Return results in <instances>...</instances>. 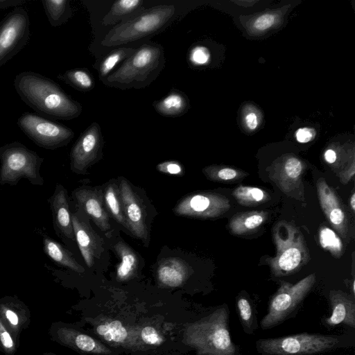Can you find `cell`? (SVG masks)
I'll list each match as a JSON object with an SVG mask.
<instances>
[{
    "label": "cell",
    "mask_w": 355,
    "mask_h": 355,
    "mask_svg": "<svg viewBox=\"0 0 355 355\" xmlns=\"http://www.w3.org/2000/svg\"><path fill=\"white\" fill-rule=\"evenodd\" d=\"M321 246L332 254L339 257L343 252V243L336 233L328 227H322L319 232Z\"/></svg>",
    "instance_id": "obj_34"
},
{
    "label": "cell",
    "mask_w": 355,
    "mask_h": 355,
    "mask_svg": "<svg viewBox=\"0 0 355 355\" xmlns=\"http://www.w3.org/2000/svg\"><path fill=\"white\" fill-rule=\"evenodd\" d=\"M17 124L37 146L47 150L67 145L74 136L68 127L33 113L22 114Z\"/></svg>",
    "instance_id": "obj_7"
},
{
    "label": "cell",
    "mask_w": 355,
    "mask_h": 355,
    "mask_svg": "<svg viewBox=\"0 0 355 355\" xmlns=\"http://www.w3.org/2000/svg\"><path fill=\"white\" fill-rule=\"evenodd\" d=\"M19 343L0 319V352L6 355H14L17 350Z\"/></svg>",
    "instance_id": "obj_36"
},
{
    "label": "cell",
    "mask_w": 355,
    "mask_h": 355,
    "mask_svg": "<svg viewBox=\"0 0 355 355\" xmlns=\"http://www.w3.org/2000/svg\"><path fill=\"white\" fill-rule=\"evenodd\" d=\"M317 185L322 210L330 223L343 234L345 227L346 218L337 196L323 178L319 179Z\"/></svg>",
    "instance_id": "obj_20"
},
{
    "label": "cell",
    "mask_w": 355,
    "mask_h": 355,
    "mask_svg": "<svg viewBox=\"0 0 355 355\" xmlns=\"http://www.w3.org/2000/svg\"><path fill=\"white\" fill-rule=\"evenodd\" d=\"M0 319L19 343L20 334L30 324L31 313L17 296H4L0 297Z\"/></svg>",
    "instance_id": "obj_18"
},
{
    "label": "cell",
    "mask_w": 355,
    "mask_h": 355,
    "mask_svg": "<svg viewBox=\"0 0 355 355\" xmlns=\"http://www.w3.org/2000/svg\"><path fill=\"white\" fill-rule=\"evenodd\" d=\"M29 35L28 12L21 6L16 7L0 23V67L23 49Z\"/></svg>",
    "instance_id": "obj_9"
},
{
    "label": "cell",
    "mask_w": 355,
    "mask_h": 355,
    "mask_svg": "<svg viewBox=\"0 0 355 355\" xmlns=\"http://www.w3.org/2000/svg\"><path fill=\"white\" fill-rule=\"evenodd\" d=\"M51 339L83 354L111 355L110 348L97 339L60 322H54L49 329Z\"/></svg>",
    "instance_id": "obj_13"
},
{
    "label": "cell",
    "mask_w": 355,
    "mask_h": 355,
    "mask_svg": "<svg viewBox=\"0 0 355 355\" xmlns=\"http://www.w3.org/2000/svg\"><path fill=\"white\" fill-rule=\"evenodd\" d=\"M275 21V15L265 14L257 17L253 26L258 31H264L271 27Z\"/></svg>",
    "instance_id": "obj_41"
},
{
    "label": "cell",
    "mask_w": 355,
    "mask_h": 355,
    "mask_svg": "<svg viewBox=\"0 0 355 355\" xmlns=\"http://www.w3.org/2000/svg\"><path fill=\"white\" fill-rule=\"evenodd\" d=\"M232 195L237 202L243 205L263 203L270 199L267 193L253 187L240 186L234 190Z\"/></svg>",
    "instance_id": "obj_32"
},
{
    "label": "cell",
    "mask_w": 355,
    "mask_h": 355,
    "mask_svg": "<svg viewBox=\"0 0 355 355\" xmlns=\"http://www.w3.org/2000/svg\"><path fill=\"white\" fill-rule=\"evenodd\" d=\"M141 0H119L115 1L109 12L103 19V24L111 25L124 19L125 17L138 10L143 5Z\"/></svg>",
    "instance_id": "obj_30"
},
{
    "label": "cell",
    "mask_w": 355,
    "mask_h": 355,
    "mask_svg": "<svg viewBox=\"0 0 355 355\" xmlns=\"http://www.w3.org/2000/svg\"><path fill=\"white\" fill-rule=\"evenodd\" d=\"M44 159L19 141L0 146V184L15 186L22 178L31 184L43 186L40 173Z\"/></svg>",
    "instance_id": "obj_4"
},
{
    "label": "cell",
    "mask_w": 355,
    "mask_h": 355,
    "mask_svg": "<svg viewBox=\"0 0 355 355\" xmlns=\"http://www.w3.org/2000/svg\"><path fill=\"white\" fill-rule=\"evenodd\" d=\"M119 180L118 186L128 230L136 238L146 242L149 239V227L144 203L127 179L120 177Z\"/></svg>",
    "instance_id": "obj_12"
},
{
    "label": "cell",
    "mask_w": 355,
    "mask_h": 355,
    "mask_svg": "<svg viewBox=\"0 0 355 355\" xmlns=\"http://www.w3.org/2000/svg\"><path fill=\"white\" fill-rule=\"evenodd\" d=\"M42 238L44 252L55 263L78 273L85 271L73 254L61 243L45 234H42Z\"/></svg>",
    "instance_id": "obj_22"
},
{
    "label": "cell",
    "mask_w": 355,
    "mask_h": 355,
    "mask_svg": "<svg viewBox=\"0 0 355 355\" xmlns=\"http://www.w3.org/2000/svg\"><path fill=\"white\" fill-rule=\"evenodd\" d=\"M114 249L121 259L116 268V279L119 282L132 278L138 269L139 259L135 252L123 241H119Z\"/></svg>",
    "instance_id": "obj_23"
},
{
    "label": "cell",
    "mask_w": 355,
    "mask_h": 355,
    "mask_svg": "<svg viewBox=\"0 0 355 355\" xmlns=\"http://www.w3.org/2000/svg\"><path fill=\"white\" fill-rule=\"evenodd\" d=\"M315 282V275L311 274L295 284H282L270 300L268 313L260 322L261 328H273L293 317Z\"/></svg>",
    "instance_id": "obj_6"
},
{
    "label": "cell",
    "mask_w": 355,
    "mask_h": 355,
    "mask_svg": "<svg viewBox=\"0 0 355 355\" xmlns=\"http://www.w3.org/2000/svg\"><path fill=\"white\" fill-rule=\"evenodd\" d=\"M175 12V7L172 4L150 8L114 26L104 37L102 44L112 46L126 44L155 33L170 21Z\"/></svg>",
    "instance_id": "obj_5"
},
{
    "label": "cell",
    "mask_w": 355,
    "mask_h": 355,
    "mask_svg": "<svg viewBox=\"0 0 355 355\" xmlns=\"http://www.w3.org/2000/svg\"><path fill=\"white\" fill-rule=\"evenodd\" d=\"M236 311L243 331L252 335L258 329L256 309L251 300L243 295L236 300Z\"/></svg>",
    "instance_id": "obj_27"
},
{
    "label": "cell",
    "mask_w": 355,
    "mask_h": 355,
    "mask_svg": "<svg viewBox=\"0 0 355 355\" xmlns=\"http://www.w3.org/2000/svg\"><path fill=\"white\" fill-rule=\"evenodd\" d=\"M266 218L263 211L239 213L232 218L230 227L234 234H243L261 225Z\"/></svg>",
    "instance_id": "obj_26"
},
{
    "label": "cell",
    "mask_w": 355,
    "mask_h": 355,
    "mask_svg": "<svg viewBox=\"0 0 355 355\" xmlns=\"http://www.w3.org/2000/svg\"><path fill=\"white\" fill-rule=\"evenodd\" d=\"M302 259L303 252L300 243H289L288 246L279 248L272 261V267L277 274L290 273L300 266Z\"/></svg>",
    "instance_id": "obj_24"
},
{
    "label": "cell",
    "mask_w": 355,
    "mask_h": 355,
    "mask_svg": "<svg viewBox=\"0 0 355 355\" xmlns=\"http://www.w3.org/2000/svg\"><path fill=\"white\" fill-rule=\"evenodd\" d=\"M315 133V130L312 128H302L297 130L295 136L299 142L306 143L313 139Z\"/></svg>",
    "instance_id": "obj_42"
},
{
    "label": "cell",
    "mask_w": 355,
    "mask_h": 355,
    "mask_svg": "<svg viewBox=\"0 0 355 355\" xmlns=\"http://www.w3.org/2000/svg\"><path fill=\"white\" fill-rule=\"evenodd\" d=\"M58 78L80 91H89L94 86L93 78L85 69H73L59 74Z\"/></svg>",
    "instance_id": "obj_31"
},
{
    "label": "cell",
    "mask_w": 355,
    "mask_h": 355,
    "mask_svg": "<svg viewBox=\"0 0 355 355\" xmlns=\"http://www.w3.org/2000/svg\"><path fill=\"white\" fill-rule=\"evenodd\" d=\"M350 206L353 211L355 210V194L353 193L350 198Z\"/></svg>",
    "instance_id": "obj_46"
},
{
    "label": "cell",
    "mask_w": 355,
    "mask_h": 355,
    "mask_svg": "<svg viewBox=\"0 0 355 355\" xmlns=\"http://www.w3.org/2000/svg\"><path fill=\"white\" fill-rule=\"evenodd\" d=\"M209 59V53L207 48L196 46L191 53V60L196 64H203Z\"/></svg>",
    "instance_id": "obj_40"
},
{
    "label": "cell",
    "mask_w": 355,
    "mask_h": 355,
    "mask_svg": "<svg viewBox=\"0 0 355 355\" xmlns=\"http://www.w3.org/2000/svg\"><path fill=\"white\" fill-rule=\"evenodd\" d=\"M75 240L88 267H92L103 251L102 239L91 227L85 214L80 209L72 213Z\"/></svg>",
    "instance_id": "obj_15"
},
{
    "label": "cell",
    "mask_w": 355,
    "mask_h": 355,
    "mask_svg": "<svg viewBox=\"0 0 355 355\" xmlns=\"http://www.w3.org/2000/svg\"><path fill=\"white\" fill-rule=\"evenodd\" d=\"M103 199L108 212L118 223L128 230V225L123 211L119 186L115 182H110L105 187Z\"/></svg>",
    "instance_id": "obj_28"
},
{
    "label": "cell",
    "mask_w": 355,
    "mask_h": 355,
    "mask_svg": "<svg viewBox=\"0 0 355 355\" xmlns=\"http://www.w3.org/2000/svg\"><path fill=\"white\" fill-rule=\"evenodd\" d=\"M245 124L250 130L255 129L258 125V119L255 113L250 112L248 114L245 119Z\"/></svg>",
    "instance_id": "obj_43"
},
{
    "label": "cell",
    "mask_w": 355,
    "mask_h": 355,
    "mask_svg": "<svg viewBox=\"0 0 355 355\" xmlns=\"http://www.w3.org/2000/svg\"><path fill=\"white\" fill-rule=\"evenodd\" d=\"M72 196L77 208L89 217L101 231L108 232L110 230L109 214L103 194L100 190L79 187L73 191Z\"/></svg>",
    "instance_id": "obj_16"
},
{
    "label": "cell",
    "mask_w": 355,
    "mask_h": 355,
    "mask_svg": "<svg viewBox=\"0 0 355 355\" xmlns=\"http://www.w3.org/2000/svg\"><path fill=\"white\" fill-rule=\"evenodd\" d=\"M302 171L301 162L295 157L288 159L284 164V172L286 176L291 179H297L300 177Z\"/></svg>",
    "instance_id": "obj_38"
},
{
    "label": "cell",
    "mask_w": 355,
    "mask_h": 355,
    "mask_svg": "<svg viewBox=\"0 0 355 355\" xmlns=\"http://www.w3.org/2000/svg\"><path fill=\"white\" fill-rule=\"evenodd\" d=\"M230 208V201L218 193L201 192L182 198L173 208L176 215L209 218L223 214Z\"/></svg>",
    "instance_id": "obj_10"
},
{
    "label": "cell",
    "mask_w": 355,
    "mask_h": 355,
    "mask_svg": "<svg viewBox=\"0 0 355 355\" xmlns=\"http://www.w3.org/2000/svg\"><path fill=\"white\" fill-rule=\"evenodd\" d=\"M338 335L301 333L277 338H261L256 342L261 355H318L343 345Z\"/></svg>",
    "instance_id": "obj_3"
},
{
    "label": "cell",
    "mask_w": 355,
    "mask_h": 355,
    "mask_svg": "<svg viewBox=\"0 0 355 355\" xmlns=\"http://www.w3.org/2000/svg\"><path fill=\"white\" fill-rule=\"evenodd\" d=\"M95 334L105 343L127 349H142L144 345L138 335V327H129L121 320L103 318L94 325Z\"/></svg>",
    "instance_id": "obj_14"
},
{
    "label": "cell",
    "mask_w": 355,
    "mask_h": 355,
    "mask_svg": "<svg viewBox=\"0 0 355 355\" xmlns=\"http://www.w3.org/2000/svg\"><path fill=\"white\" fill-rule=\"evenodd\" d=\"M162 49L157 45H144L126 58L121 67L107 77L109 83L130 85L142 82L158 67Z\"/></svg>",
    "instance_id": "obj_8"
},
{
    "label": "cell",
    "mask_w": 355,
    "mask_h": 355,
    "mask_svg": "<svg viewBox=\"0 0 355 355\" xmlns=\"http://www.w3.org/2000/svg\"><path fill=\"white\" fill-rule=\"evenodd\" d=\"M157 171L170 175H180L183 172L182 165L175 161L162 162L157 166Z\"/></svg>",
    "instance_id": "obj_39"
},
{
    "label": "cell",
    "mask_w": 355,
    "mask_h": 355,
    "mask_svg": "<svg viewBox=\"0 0 355 355\" xmlns=\"http://www.w3.org/2000/svg\"><path fill=\"white\" fill-rule=\"evenodd\" d=\"M135 49L132 48H119L108 54L100 64L99 76L103 78L108 75L110 72L122 60L130 57Z\"/></svg>",
    "instance_id": "obj_33"
},
{
    "label": "cell",
    "mask_w": 355,
    "mask_h": 355,
    "mask_svg": "<svg viewBox=\"0 0 355 355\" xmlns=\"http://www.w3.org/2000/svg\"><path fill=\"white\" fill-rule=\"evenodd\" d=\"M190 268L185 261L179 258H168L162 260L157 269L159 283L167 287L182 286L189 276Z\"/></svg>",
    "instance_id": "obj_21"
},
{
    "label": "cell",
    "mask_w": 355,
    "mask_h": 355,
    "mask_svg": "<svg viewBox=\"0 0 355 355\" xmlns=\"http://www.w3.org/2000/svg\"><path fill=\"white\" fill-rule=\"evenodd\" d=\"M230 311L227 306L186 325L183 341L197 355H240L229 329Z\"/></svg>",
    "instance_id": "obj_2"
},
{
    "label": "cell",
    "mask_w": 355,
    "mask_h": 355,
    "mask_svg": "<svg viewBox=\"0 0 355 355\" xmlns=\"http://www.w3.org/2000/svg\"><path fill=\"white\" fill-rule=\"evenodd\" d=\"M42 355H59V354H53L51 352H45Z\"/></svg>",
    "instance_id": "obj_47"
},
{
    "label": "cell",
    "mask_w": 355,
    "mask_h": 355,
    "mask_svg": "<svg viewBox=\"0 0 355 355\" xmlns=\"http://www.w3.org/2000/svg\"><path fill=\"white\" fill-rule=\"evenodd\" d=\"M42 3L49 24L57 27L70 17L71 8L67 0H42Z\"/></svg>",
    "instance_id": "obj_29"
},
{
    "label": "cell",
    "mask_w": 355,
    "mask_h": 355,
    "mask_svg": "<svg viewBox=\"0 0 355 355\" xmlns=\"http://www.w3.org/2000/svg\"><path fill=\"white\" fill-rule=\"evenodd\" d=\"M156 111L165 116H180L187 112L189 101L186 95L178 90L171 91L166 97L154 103Z\"/></svg>",
    "instance_id": "obj_25"
},
{
    "label": "cell",
    "mask_w": 355,
    "mask_h": 355,
    "mask_svg": "<svg viewBox=\"0 0 355 355\" xmlns=\"http://www.w3.org/2000/svg\"><path fill=\"white\" fill-rule=\"evenodd\" d=\"M329 301L331 313L323 320L327 327L345 324L355 328V301L354 297L341 291H331Z\"/></svg>",
    "instance_id": "obj_19"
},
{
    "label": "cell",
    "mask_w": 355,
    "mask_h": 355,
    "mask_svg": "<svg viewBox=\"0 0 355 355\" xmlns=\"http://www.w3.org/2000/svg\"><path fill=\"white\" fill-rule=\"evenodd\" d=\"M205 173L213 180L224 181L234 180L239 175L238 171L231 168H222L218 170L206 169Z\"/></svg>",
    "instance_id": "obj_37"
},
{
    "label": "cell",
    "mask_w": 355,
    "mask_h": 355,
    "mask_svg": "<svg viewBox=\"0 0 355 355\" xmlns=\"http://www.w3.org/2000/svg\"><path fill=\"white\" fill-rule=\"evenodd\" d=\"M103 140L99 125L94 122L78 137L70 153L71 170L83 174L102 155Z\"/></svg>",
    "instance_id": "obj_11"
},
{
    "label": "cell",
    "mask_w": 355,
    "mask_h": 355,
    "mask_svg": "<svg viewBox=\"0 0 355 355\" xmlns=\"http://www.w3.org/2000/svg\"><path fill=\"white\" fill-rule=\"evenodd\" d=\"M21 100L37 112L51 117L71 119L80 115L82 106L71 98L51 79L34 71H23L14 79Z\"/></svg>",
    "instance_id": "obj_1"
},
{
    "label": "cell",
    "mask_w": 355,
    "mask_h": 355,
    "mask_svg": "<svg viewBox=\"0 0 355 355\" xmlns=\"http://www.w3.org/2000/svg\"><path fill=\"white\" fill-rule=\"evenodd\" d=\"M138 335L141 343L150 346H159L165 340L164 336L155 327L145 325L141 328L138 327Z\"/></svg>",
    "instance_id": "obj_35"
},
{
    "label": "cell",
    "mask_w": 355,
    "mask_h": 355,
    "mask_svg": "<svg viewBox=\"0 0 355 355\" xmlns=\"http://www.w3.org/2000/svg\"><path fill=\"white\" fill-rule=\"evenodd\" d=\"M26 2L24 0H0V10L12 6H21Z\"/></svg>",
    "instance_id": "obj_44"
},
{
    "label": "cell",
    "mask_w": 355,
    "mask_h": 355,
    "mask_svg": "<svg viewBox=\"0 0 355 355\" xmlns=\"http://www.w3.org/2000/svg\"><path fill=\"white\" fill-rule=\"evenodd\" d=\"M324 156L325 160L329 164H333L336 160V154L335 151L331 149L326 150Z\"/></svg>",
    "instance_id": "obj_45"
},
{
    "label": "cell",
    "mask_w": 355,
    "mask_h": 355,
    "mask_svg": "<svg viewBox=\"0 0 355 355\" xmlns=\"http://www.w3.org/2000/svg\"><path fill=\"white\" fill-rule=\"evenodd\" d=\"M53 218V226L57 235L63 239L75 241L72 213L67 189L56 184L53 194L48 198Z\"/></svg>",
    "instance_id": "obj_17"
}]
</instances>
